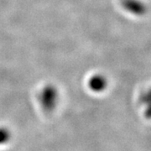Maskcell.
<instances>
[{
	"label": "cell",
	"instance_id": "obj_4",
	"mask_svg": "<svg viewBox=\"0 0 151 151\" xmlns=\"http://www.w3.org/2000/svg\"><path fill=\"white\" fill-rule=\"evenodd\" d=\"M11 139L10 130L5 127H0V146L5 145Z\"/></svg>",
	"mask_w": 151,
	"mask_h": 151
},
{
	"label": "cell",
	"instance_id": "obj_3",
	"mask_svg": "<svg viewBox=\"0 0 151 151\" xmlns=\"http://www.w3.org/2000/svg\"><path fill=\"white\" fill-rule=\"evenodd\" d=\"M124 7L134 14H142L145 12L144 5L137 0H124Z\"/></svg>",
	"mask_w": 151,
	"mask_h": 151
},
{
	"label": "cell",
	"instance_id": "obj_2",
	"mask_svg": "<svg viewBox=\"0 0 151 151\" xmlns=\"http://www.w3.org/2000/svg\"><path fill=\"white\" fill-rule=\"evenodd\" d=\"M106 86L107 81L103 76H94L89 81V87L94 92H102L106 88Z\"/></svg>",
	"mask_w": 151,
	"mask_h": 151
},
{
	"label": "cell",
	"instance_id": "obj_1",
	"mask_svg": "<svg viewBox=\"0 0 151 151\" xmlns=\"http://www.w3.org/2000/svg\"><path fill=\"white\" fill-rule=\"evenodd\" d=\"M57 100L58 92L52 86H45L40 96V102L41 103V106L47 112H50L55 108Z\"/></svg>",
	"mask_w": 151,
	"mask_h": 151
}]
</instances>
